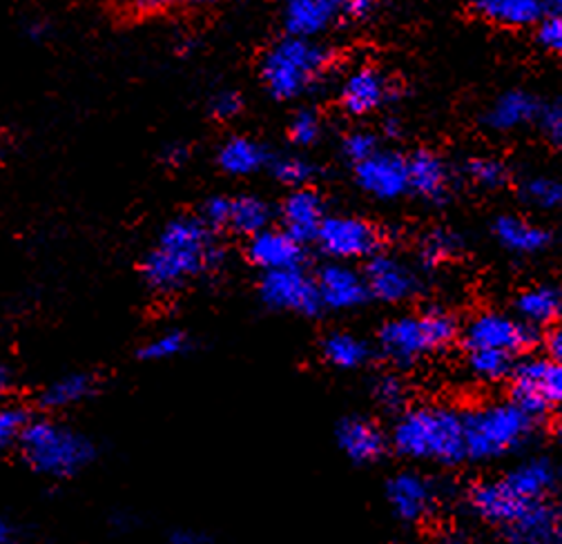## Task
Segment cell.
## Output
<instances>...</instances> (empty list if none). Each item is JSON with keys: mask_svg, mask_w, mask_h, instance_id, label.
<instances>
[{"mask_svg": "<svg viewBox=\"0 0 562 544\" xmlns=\"http://www.w3.org/2000/svg\"><path fill=\"white\" fill-rule=\"evenodd\" d=\"M226 259L215 230L201 217L172 219L140 263V275L150 291L172 295Z\"/></svg>", "mask_w": 562, "mask_h": 544, "instance_id": "1", "label": "cell"}, {"mask_svg": "<svg viewBox=\"0 0 562 544\" xmlns=\"http://www.w3.org/2000/svg\"><path fill=\"white\" fill-rule=\"evenodd\" d=\"M330 52L317 38L286 34L261 56L259 79L277 101H293L308 92L328 70Z\"/></svg>", "mask_w": 562, "mask_h": 544, "instance_id": "2", "label": "cell"}, {"mask_svg": "<svg viewBox=\"0 0 562 544\" xmlns=\"http://www.w3.org/2000/svg\"><path fill=\"white\" fill-rule=\"evenodd\" d=\"M393 446L413 460L456 464L467 455L464 418L451 408H413L393 427Z\"/></svg>", "mask_w": 562, "mask_h": 544, "instance_id": "3", "label": "cell"}, {"mask_svg": "<svg viewBox=\"0 0 562 544\" xmlns=\"http://www.w3.org/2000/svg\"><path fill=\"white\" fill-rule=\"evenodd\" d=\"M19 446L34 473L56 480L75 478L97 457V446L88 435L52 420H30Z\"/></svg>", "mask_w": 562, "mask_h": 544, "instance_id": "4", "label": "cell"}, {"mask_svg": "<svg viewBox=\"0 0 562 544\" xmlns=\"http://www.w3.org/2000/svg\"><path fill=\"white\" fill-rule=\"evenodd\" d=\"M533 422L536 418L518 401L480 408L464 418L467 455L473 460L501 457L529 435Z\"/></svg>", "mask_w": 562, "mask_h": 544, "instance_id": "5", "label": "cell"}, {"mask_svg": "<svg viewBox=\"0 0 562 544\" xmlns=\"http://www.w3.org/2000/svg\"><path fill=\"white\" fill-rule=\"evenodd\" d=\"M456 335V324L445 313H427L419 317H397L382 326L380 330V349L382 353L400 364L408 366L425 358L429 353H436L445 349Z\"/></svg>", "mask_w": 562, "mask_h": 544, "instance_id": "6", "label": "cell"}, {"mask_svg": "<svg viewBox=\"0 0 562 544\" xmlns=\"http://www.w3.org/2000/svg\"><path fill=\"white\" fill-rule=\"evenodd\" d=\"M259 297L272 310H286L308 317L324 308L315 277H308L302 265L263 272L259 282Z\"/></svg>", "mask_w": 562, "mask_h": 544, "instance_id": "7", "label": "cell"}, {"mask_svg": "<svg viewBox=\"0 0 562 544\" xmlns=\"http://www.w3.org/2000/svg\"><path fill=\"white\" fill-rule=\"evenodd\" d=\"M514 397L533 418L542 416L549 406L562 404V362L527 360L516 366Z\"/></svg>", "mask_w": 562, "mask_h": 544, "instance_id": "8", "label": "cell"}, {"mask_svg": "<svg viewBox=\"0 0 562 544\" xmlns=\"http://www.w3.org/2000/svg\"><path fill=\"white\" fill-rule=\"evenodd\" d=\"M315 241L330 259H364L380 246V233L358 217H326Z\"/></svg>", "mask_w": 562, "mask_h": 544, "instance_id": "9", "label": "cell"}, {"mask_svg": "<svg viewBox=\"0 0 562 544\" xmlns=\"http://www.w3.org/2000/svg\"><path fill=\"white\" fill-rule=\"evenodd\" d=\"M467 347L473 349H498L507 353H518L527 349L533 332L527 324L498 313H484L475 317L467 328Z\"/></svg>", "mask_w": 562, "mask_h": 544, "instance_id": "10", "label": "cell"}, {"mask_svg": "<svg viewBox=\"0 0 562 544\" xmlns=\"http://www.w3.org/2000/svg\"><path fill=\"white\" fill-rule=\"evenodd\" d=\"M246 257L255 268L263 272L300 268L304 263V241L284 228L274 230L268 226L266 230L248 237Z\"/></svg>", "mask_w": 562, "mask_h": 544, "instance_id": "11", "label": "cell"}, {"mask_svg": "<svg viewBox=\"0 0 562 544\" xmlns=\"http://www.w3.org/2000/svg\"><path fill=\"white\" fill-rule=\"evenodd\" d=\"M360 188L378 199H397L408 190V161L393 152H375L356 166Z\"/></svg>", "mask_w": 562, "mask_h": 544, "instance_id": "12", "label": "cell"}, {"mask_svg": "<svg viewBox=\"0 0 562 544\" xmlns=\"http://www.w3.org/2000/svg\"><path fill=\"white\" fill-rule=\"evenodd\" d=\"M315 282H317L322 306H328L333 310L358 308L371 295L367 280L360 275V272L344 263H326L317 272Z\"/></svg>", "mask_w": 562, "mask_h": 544, "instance_id": "13", "label": "cell"}, {"mask_svg": "<svg viewBox=\"0 0 562 544\" xmlns=\"http://www.w3.org/2000/svg\"><path fill=\"white\" fill-rule=\"evenodd\" d=\"M391 97L389 79L375 67H358L350 72L339 88V103L348 114H371L384 105Z\"/></svg>", "mask_w": 562, "mask_h": 544, "instance_id": "14", "label": "cell"}, {"mask_svg": "<svg viewBox=\"0 0 562 544\" xmlns=\"http://www.w3.org/2000/svg\"><path fill=\"white\" fill-rule=\"evenodd\" d=\"M281 228L297 237L300 241H315L322 222L326 219L324 215V199L308 185L295 188L284 203H281L279 211Z\"/></svg>", "mask_w": 562, "mask_h": 544, "instance_id": "15", "label": "cell"}, {"mask_svg": "<svg viewBox=\"0 0 562 544\" xmlns=\"http://www.w3.org/2000/svg\"><path fill=\"white\" fill-rule=\"evenodd\" d=\"M364 280L369 286V293L380 302H389V304L402 302L411 297L415 291L413 272L404 263L386 254H378L367 263Z\"/></svg>", "mask_w": 562, "mask_h": 544, "instance_id": "16", "label": "cell"}, {"mask_svg": "<svg viewBox=\"0 0 562 544\" xmlns=\"http://www.w3.org/2000/svg\"><path fill=\"white\" fill-rule=\"evenodd\" d=\"M337 444L344 455L356 464H371L384 453L382 431L362 418H346L337 427Z\"/></svg>", "mask_w": 562, "mask_h": 544, "instance_id": "17", "label": "cell"}, {"mask_svg": "<svg viewBox=\"0 0 562 544\" xmlns=\"http://www.w3.org/2000/svg\"><path fill=\"white\" fill-rule=\"evenodd\" d=\"M471 505L480 518L509 526L512 522H516L522 515V511L531 502L520 500L518 496H514L509 491V487L503 480H498V483L477 485L471 491Z\"/></svg>", "mask_w": 562, "mask_h": 544, "instance_id": "18", "label": "cell"}, {"mask_svg": "<svg viewBox=\"0 0 562 544\" xmlns=\"http://www.w3.org/2000/svg\"><path fill=\"white\" fill-rule=\"evenodd\" d=\"M386 498H389V505L395 511V515L406 522H415L419 518H425L434 505L431 487L413 473L395 475V478L386 487Z\"/></svg>", "mask_w": 562, "mask_h": 544, "instance_id": "19", "label": "cell"}, {"mask_svg": "<svg viewBox=\"0 0 562 544\" xmlns=\"http://www.w3.org/2000/svg\"><path fill=\"white\" fill-rule=\"evenodd\" d=\"M335 12L337 10L326 0H286L281 10V23L291 36L317 38L330 27Z\"/></svg>", "mask_w": 562, "mask_h": 544, "instance_id": "20", "label": "cell"}, {"mask_svg": "<svg viewBox=\"0 0 562 544\" xmlns=\"http://www.w3.org/2000/svg\"><path fill=\"white\" fill-rule=\"evenodd\" d=\"M217 166L231 177H250L270 166V155L250 136H231L217 150Z\"/></svg>", "mask_w": 562, "mask_h": 544, "instance_id": "21", "label": "cell"}, {"mask_svg": "<svg viewBox=\"0 0 562 544\" xmlns=\"http://www.w3.org/2000/svg\"><path fill=\"white\" fill-rule=\"evenodd\" d=\"M408 190L419 196L440 201L449 190V172L440 157L429 150H419L408 159Z\"/></svg>", "mask_w": 562, "mask_h": 544, "instance_id": "22", "label": "cell"}, {"mask_svg": "<svg viewBox=\"0 0 562 544\" xmlns=\"http://www.w3.org/2000/svg\"><path fill=\"white\" fill-rule=\"evenodd\" d=\"M507 535L518 542H549L562 540V524L560 511L540 505L538 500L531 502L522 515L509 524Z\"/></svg>", "mask_w": 562, "mask_h": 544, "instance_id": "23", "label": "cell"}, {"mask_svg": "<svg viewBox=\"0 0 562 544\" xmlns=\"http://www.w3.org/2000/svg\"><path fill=\"white\" fill-rule=\"evenodd\" d=\"M473 10L486 21L507 27L536 25L542 14V0H473Z\"/></svg>", "mask_w": 562, "mask_h": 544, "instance_id": "24", "label": "cell"}, {"mask_svg": "<svg viewBox=\"0 0 562 544\" xmlns=\"http://www.w3.org/2000/svg\"><path fill=\"white\" fill-rule=\"evenodd\" d=\"M503 483L509 487L514 496H518L525 502L540 500L555 483V471L544 460H531L527 464H520L514 468Z\"/></svg>", "mask_w": 562, "mask_h": 544, "instance_id": "25", "label": "cell"}, {"mask_svg": "<svg viewBox=\"0 0 562 544\" xmlns=\"http://www.w3.org/2000/svg\"><path fill=\"white\" fill-rule=\"evenodd\" d=\"M97 393V377L92 373H67L54 379L43 393L41 404L49 411H63V408L77 406L90 399Z\"/></svg>", "mask_w": 562, "mask_h": 544, "instance_id": "26", "label": "cell"}, {"mask_svg": "<svg viewBox=\"0 0 562 544\" xmlns=\"http://www.w3.org/2000/svg\"><path fill=\"white\" fill-rule=\"evenodd\" d=\"M540 112L538 101L525 92H509L496 101L488 112V125L496 129H516L533 121Z\"/></svg>", "mask_w": 562, "mask_h": 544, "instance_id": "27", "label": "cell"}, {"mask_svg": "<svg viewBox=\"0 0 562 544\" xmlns=\"http://www.w3.org/2000/svg\"><path fill=\"white\" fill-rule=\"evenodd\" d=\"M272 211L268 203L255 194H241L233 196V211H231V226L235 235L252 237L270 226Z\"/></svg>", "mask_w": 562, "mask_h": 544, "instance_id": "28", "label": "cell"}, {"mask_svg": "<svg viewBox=\"0 0 562 544\" xmlns=\"http://www.w3.org/2000/svg\"><path fill=\"white\" fill-rule=\"evenodd\" d=\"M498 241L514 252H536L549 243V235L518 217H501L496 222Z\"/></svg>", "mask_w": 562, "mask_h": 544, "instance_id": "29", "label": "cell"}, {"mask_svg": "<svg viewBox=\"0 0 562 544\" xmlns=\"http://www.w3.org/2000/svg\"><path fill=\"white\" fill-rule=\"evenodd\" d=\"M324 360L337 369H358L367 358L369 349L356 335L335 332L328 335L322 344Z\"/></svg>", "mask_w": 562, "mask_h": 544, "instance_id": "30", "label": "cell"}, {"mask_svg": "<svg viewBox=\"0 0 562 544\" xmlns=\"http://www.w3.org/2000/svg\"><path fill=\"white\" fill-rule=\"evenodd\" d=\"M518 313L529 324H549L562 313V293L555 288H533L520 295Z\"/></svg>", "mask_w": 562, "mask_h": 544, "instance_id": "31", "label": "cell"}, {"mask_svg": "<svg viewBox=\"0 0 562 544\" xmlns=\"http://www.w3.org/2000/svg\"><path fill=\"white\" fill-rule=\"evenodd\" d=\"M192 349L190 337L183 330H166L140 347L138 358L144 362H168L186 355Z\"/></svg>", "mask_w": 562, "mask_h": 544, "instance_id": "32", "label": "cell"}, {"mask_svg": "<svg viewBox=\"0 0 562 544\" xmlns=\"http://www.w3.org/2000/svg\"><path fill=\"white\" fill-rule=\"evenodd\" d=\"M268 168L272 170V174L279 183H284L289 188L311 185V181L317 174V168L311 161H306L304 157H295V155H284V157L270 159Z\"/></svg>", "mask_w": 562, "mask_h": 544, "instance_id": "33", "label": "cell"}, {"mask_svg": "<svg viewBox=\"0 0 562 544\" xmlns=\"http://www.w3.org/2000/svg\"><path fill=\"white\" fill-rule=\"evenodd\" d=\"M469 364L482 379H501L512 369V353L498 349H473Z\"/></svg>", "mask_w": 562, "mask_h": 544, "instance_id": "34", "label": "cell"}, {"mask_svg": "<svg viewBox=\"0 0 562 544\" xmlns=\"http://www.w3.org/2000/svg\"><path fill=\"white\" fill-rule=\"evenodd\" d=\"M322 136V118L315 110H297L289 123V139L297 148H311Z\"/></svg>", "mask_w": 562, "mask_h": 544, "instance_id": "35", "label": "cell"}, {"mask_svg": "<svg viewBox=\"0 0 562 544\" xmlns=\"http://www.w3.org/2000/svg\"><path fill=\"white\" fill-rule=\"evenodd\" d=\"M27 424L30 416L23 406L0 404V451L19 444Z\"/></svg>", "mask_w": 562, "mask_h": 544, "instance_id": "36", "label": "cell"}, {"mask_svg": "<svg viewBox=\"0 0 562 544\" xmlns=\"http://www.w3.org/2000/svg\"><path fill=\"white\" fill-rule=\"evenodd\" d=\"M525 196L538 208H560L562 206V183L555 179H531L525 185Z\"/></svg>", "mask_w": 562, "mask_h": 544, "instance_id": "37", "label": "cell"}, {"mask_svg": "<svg viewBox=\"0 0 562 544\" xmlns=\"http://www.w3.org/2000/svg\"><path fill=\"white\" fill-rule=\"evenodd\" d=\"M467 174L473 183L482 188H498L507 181V172L503 163L494 159H473L467 163Z\"/></svg>", "mask_w": 562, "mask_h": 544, "instance_id": "38", "label": "cell"}, {"mask_svg": "<svg viewBox=\"0 0 562 544\" xmlns=\"http://www.w3.org/2000/svg\"><path fill=\"white\" fill-rule=\"evenodd\" d=\"M231 211H233V196H224V194L210 196L203 203V208H201V219L210 228H213L215 233L228 230V226H231Z\"/></svg>", "mask_w": 562, "mask_h": 544, "instance_id": "39", "label": "cell"}, {"mask_svg": "<svg viewBox=\"0 0 562 544\" xmlns=\"http://www.w3.org/2000/svg\"><path fill=\"white\" fill-rule=\"evenodd\" d=\"M341 152L346 159H350L358 166L360 161H364L378 152V139L371 132H353L344 139Z\"/></svg>", "mask_w": 562, "mask_h": 544, "instance_id": "40", "label": "cell"}, {"mask_svg": "<svg viewBox=\"0 0 562 544\" xmlns=\"http://www.w3.org/2000/svg\"><path fill=\"white\" fill-rule=\"evenodd\" d=\"M456 252V237L449 233H434L422 243V259L429 265H436L445 259H449Z\"/></svg>", "mask_w": 562, "mask_h": 544, "instance_id": "41", "label": "cell"}, {"mask_svg": "<svg viewBox=\"0 0 562 544\" xmlns=\"http://www.w3.org/2000/svg\"><path fill=\"white\" fill-rule=\"evenodd\" d=\"M244 110V97L237 90H222L210 99V114L220 121H231Z\"/></svg>", "mask_w": 562, "mask_h": 544, "instance_id": "42", "label": "cell"}, {"mask_svg": "<svg viewBox=\"0 0 562 544\" xmlns=\"http://www.w3.org/2000/svg\"><path fill=\"white\" fill-rule=\"evenodd\" d=\"M375 397L382 406L397 408L404 401V384L395 375H384L375 384Z\"/></svg>", "mask_w": 562, "mask_h": 544, "instance_id": "43", "label": "cell"}, {"mask_svg": "<svg viewBox=\"0 0 562 544\" xmlns=\"http://www.w3.org/2000/svg\"><path fill=\"white\" fill-rule=\"evenodd\" d=\"M538 38H540V43H542L549 52L562 56V16H560V14H551V16L540 25Z\"/></svg>", "mask_w": 562, "mask_h": 544, "instance_id": "44", "label": "cell"}, {"mask_svg": "<svg viewBox=\"0 0 562 544\" xmlns=\"http://www.w3.org/2000/svg\"><path fill=\"white\" fill-rule=\"evenodd\" d=\"M179 0H121V5L134 16H155L168 12Z\"/></svg>", "mask_w": 562, "mask_h": 544, "instance_id": "45", "label": "cell"}, {"mask_svg": "<svg viewBox=\"0 0 562 544\" xmlns=\"http://www.w3.org/2000/svg\"><path fill=\"white\" fill-rule=\"evenodd\" d=\"M542 129L547 134V139L555 146L562 148V103L551 105L544 116H542Z\"/></svg>", "mask_w": 562, "mask_h": 544, "instance_id": "46", "label": "cell"}, {"mask_svg": "<svg viewBox=\"0 0 562 544\" xmlns=\"http://www.w3.org/2000/svg\"><path fill=\"white\" fill-rule=\"evenodd\" d=\"M373 10H375V0H346L339 12L353 21H364L373 14Z\"/></svg>", "mask_w": 562, "mask_h": 544, "instance_id": "47", "label": "cell"}, {"mask_svg": "<svg viewBox=\"0 0 562 544\" xmlns=\"http://www.w3.org/2000/svg\"><path fill=\"white\" fill-rule=\"evenodd\" d=\"M161 159L168 168H181L186 166V161L190 159V148L183 146V144H170L164 152H161Z\"/></svg>", "mask_w": 562, "mask_h": 544, "instance_id": "48", "label": "cell"}, {"mask_svg": "<svg viewBox=\"0 0 562 544\" xmlns=\"http://www.w3.org/2000/svg\"><path fill=\"white\" fill-rule=\"evenodd\" d=\"M210 537L196 529H177L170 533V542H175V544H203Z\"/></svg>", "mask_w": 562, "mask_h": 544, "instance_id": "49", "label": "cell"}, {"mask_svg": "<svg viewBox=\"0 0 562 544\" xmlns=\"http://www.w3.org/2000/svg\"><path fill=\"white\" fill-rule=\"evenodd\" d=\"M14 388V373L10 366L0 364V399H5Z\"/></svg>", "mask_w": 562, "mask_h": 544, "instance_id": "50", "label": "cell"}, {"mask_svg": "<svg viewBox=\"0 0 562 544\" xmlns=\"http://www.w3.org/2000/svg\"><path fill=\"white\" fill-rule=\"evenodd\" d=\"M547 349H549V353H551L553 360H560V362H562V328H558V330H553V332L549 335Z\"/></svg>", "mask_w": 562, "mask_h": 544, "instance_id": "51", "label": "cell"}, {"mask_svg": "<svg viewBox=\"0 0 562 544\" xmlns=\"http://www.w3.org/2000/svg\"><path fill=\"white\" fill-rule=\"evenodd\" d=\"M14 537H16V526L5 515H0V544H8Z\"/></svg>", "mask_w": 562, "mask_h": 544, "instance_id": "52", "label": "cell"}, {"mask_svg": "<svg viewBox=\"0 0 562 544\" xmlns=\"http://www.w3.org/2000/svg\"><path fill=\"white\" fill-rule=\"evenodd\" d=\"M27 34H30V38H34V41H43V36H45V23H32V25L27 27Z\"/></svg>", "mask_w": 562, "mask_h": 544, "instance_id": "53", "label": "cell"}, {"mask_svg": "<svg viewBox=\"0 0 562 544\" xmlns=\"http://www.w3.org/2000/svg\"><path fill=\"white\" fill-rule=\"evenodd\" d=\"M190 3L196 8H217V5L231 3V0H190Z\"/></svg>", "mask_w": 562, "mask_h": 544, "instance_id": "54", "label": "cell"}, {"mask_svg": "<svg viewBox=\"0 0 562 544\" xmlns=\"http://www.w3.org/2000/svg\"><path fill=\"white\" fill-rule=\"evenodd\" d=\"M549 10H551V14L562 16V0H549Z\"/></svg>", "mask_w": 562, "mask_h": 544, "instance_id": "55", "label": "cell"}, {"mask_svg": "<svg viewBox=\"0 0 562 544\" xmlns=\"http://www.w3.org/2000/svg\"><path fill=\"white\" fill-rule=\"evenodd\" d=\"M326 3H328V5H333V8L339 12V10H341V5L346 3V0H326Z\"/></svg>", "mask_w": 562, "mask_h": 544, "instance_id": "56", "label": "cell"}, {"mask_svg": "<svg viewBox=\"0 0 562 544\" xmlns=\"http://www.w3.org/2000/svg\"><path fill=\"white\" fill-rule=\"evenodd\" d=\"M386 129L391 132V136H395V132H397V123H393V121H391V123H386Z\"/></svg>", "mask_w": 562, "mask_h": 544, "instance_id": "57", "label": "cell"}, {"mask_svg": "<svg viewBox=\"0 0 562 544\" xmlns=\"http://www.w3.org/2000/svg\"><path fill=\"white\" fill-rule=\"evenodd\" d=\"M558 435H560V440H562V424L558 427Z\"/></svg>", "mask_w": 562, "mask_h": 544, "instance_id": "58", "label": "cell"}]
</instances>
